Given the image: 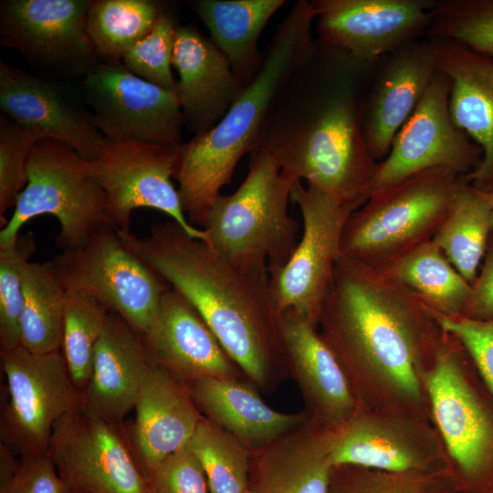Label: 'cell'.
I'll return each instance as SVG.
<instances>
[{"instance_id": "cell-1", "label": "cell", "mask_w": 493, "mask_h": 493, "mask_svg": "<svg viewBox=\"0 0 493 493\" xmlns=\"http://www.w3.org/2000/svg\"><path fill=\"white\" fill-rule=\"evenodd\" d=\"M118 232L134 254L192 303L253 383L265 386L275 369L287 367L266 262L226 255L173 220L152 225L144 236Z\"/></svg>"}, {"instance_id": "cell-2", "label": "cell", "mask_w": 493, "mask_h": 493, "mask_svg": "<svg viewBox=\"0 0 493 493\" xmlns=\"http://www.w3.org/2000/svg\"><path fill=\"white\" fill-rule=\"evenodd\" d=\"M346 52L316 41L280 90L259 147L281 171L338 199L364 194L377 162L369 152Z\"/></svg>"}, {"instance_id": "cell-3", "label": "cell", "mask_w": 493, "mask_h": 493, "mask_svg": "<svg viewBox=\"0 0 493 493\" xmlns=\"http://www.w3.org/2000/svg\"><path fill=\"white\" fill-rule=\"evenodd\" d=\"M319 324L344 369L379 378L401 395L419 399L417 367L437 322L407 287L341 255Z\"/></svg>"}, {"instance_id": "cell-4", "label": "cell", "mask_w": 493, "mask_h": 493, "mask_svg": "<svg viewBox=\"0 0 493 493\" xmlns=\"http://www.w3.org/2000/svg\"><path fill=\"white\" fill-rule=\"evenodd\" d=\"M317 10L299 0L286 15L263 53L261 65L211 130L180 145L174 178L191 225H205L241 158L260 146L273 105L287 81L311 53Z\"/></svg>"}, {"instance_id": "cell-5", "label": "cell", "mask_w": 493, "mask_h": 493, "mask_svg": "<svg viewBox=\"0 0 493 493\" xmlns=\"http://www.w3.org/2000/svg\"><path fill=\"white\" fill-rule=\"evenodd\" d=\"M465 183L463 175L435 167L372 190L345 223L341 255L386 269L432 240Z\"/></svg>"}, {"instance_id": "cell-6", "label": "cell", "mask_w": 493, "mask_h": 493, "mask_svg": "<svg viewBox=\"0 0 493 493\" xmlns=\"http://www.w3.org/2000/svg\"><path fill=\"white\" fill-rule=\"evenodd\" d=\"M249 156L244 182L233 194L216 198L203 229L216 250L266 262L270 272L289 260L299 241V225L288 211L295 180L265 148Z\"/></svg>"}, {"instance_id": "cell-7", "label": "cell", "mask_w": 493, "mask_h": 493, "mask_svg": "<svg viewBox=\"0 0 493 493\" xmlns=\"http://www.w3.org/2000/svg\"><path fill=\"white\" fill-rule=\"evenodd\" d=\"M11 218L0 230V247L12 246L30 219L52 215L59 222L55 243L61 251L82 246L106 227H115L106 193L87 162L66 144L37 140L27 163V184Z\"/></svg>"}, {"instance_id": "cell-8", "label": "cell", "mask_w": 493, "mask_h": 493, "mask_svg": "<svg viewBox=\"0 0 493 493\" xmlns=\"http://www.w3.org/2000/svg\"><path fill=\"white\" fill-rule=\"evenodd\" d=\"M50 262L67 291L96 299L138 334L171 287L124 244L115 227L100 230L82 246L63 250Z\"/></svg>"}, {"instance_id": "cell-9", "label": "cell", "mask_w": 493, "mask_h": 493, "mask_svg": "<svg viewBox=\"0 0 493 493\" xmlns=\"http://www.w3.org/2000/svg\"><path fill=\"white\" fill-rule=\"evenodd\" d=\"M7 383L1 443L22 457L48 450L55 424L85 404L60 351L35 354L22 346L0 351Z\"/></svg>"}, {"instance_id": "cell-10", "label": "cell", "mask_w": 493, "mask_h": 493, "mask_svg": "<svg viewBox=\"0 0 493 493\" xmlns=\"http://www.w3.org/2000/svg\"><path fill=\"white\" fill-rule=\"evenodd\" d=\"M290 200L301 213L303 232L289 260L269 272L271 291L280 314L295 309L318 326L322 304L341 257L345 223L359 205L343 204L302 181L293 183Z\"/></svg>"}, {"instance_id": "cell-11", "label": "cell", "mask_w": 493, "mask_h": 493, "mask_svg": "<svg viewBox=\"0 0 493 493\" xmlns=\"http://www.w3.org/2000/svg\"><path fill=\"white\" fill-rule=\"evenodd\" d=\"M47 454L69 492H148L128 430L85 404L55 424Z\"/></svg>"}, {"instance_id": "cell-12", "label": "cell", "mask_w": 493, "mask_h": 493, "mask_svg": "<svg viewBox=\"0 0 493 493\" xmlns=\"http://www.w3.org/2000/svg\"><path fill=\"white\" fill-rule=\"evenodd\" d=\"M425 382L435 423L456 465V488L488 493L493 488L492 412L448 346H438Z\"/></svg>"}, {"instance_id": "cell-13", "label": "cell", "mask_w": 493, "mask_h": 493, "mask_svg": "<svg viewBox=\"0 0 493 493\" xmlns=\"http://www.w3.org/2000/svg\"><path fill=\"white\" fill-rule=\"evenodd\" d=\"M179 150L180 145L107 140L93 159L86 160L91 176L108 196L117 230L130 232L132 211L147 207L165 213L190 236L208 244L205 231L189 223L171 180Z\"/></svg>"}, {"instance_id": "cell-14", "label": "cell", "mask_w": 493, "mask_h": 493, "mask_svg": "<svg viewBox=\"0 0 493 493\" xmlns=\"http://www.w3.org/2000/svg\"><path fill=\"white\" fill-rule=\"evenodd\" d=\"M82 93L107 140L183 143L184 118L175 92L137 76L120 60L100 61L83 77Z\"/></svg>"}, {"instance_id": "cell-15", "label": "cell", "mask_w": 493, "mask_h": 493, "mask_svg": "<svg viewBox=\"0 0 493 493\" xmlns=\"http://www.w3.org/2000/svg\"><path fill=\"white\" fill-rule=\"evenodd\" d=\"M451 82L436 70L414 112L398 131L387 156L377 163L372 190L435 167L463 176L479 164V146L453 121Z\"/></svg>"}, {"instance_id": "cell-16", "label": "cell", "mask_w": 493, "mask_h": 493, "mask_svg": "<svg viewBox=\"0 0 493 493\" xmlns=\"http://www.w3.org/2000/svg\"><path fill=\"white\" fill-rule=\"evenodd\" d=\"M89 0H4L0 42L48 70L85 76L100 61L86 28Z\"/></svg>"}, {"instance_id": "cell-17", "label": "cell", "mask_w": 493, "mask_h": 493, "mask_svg": "<svg viewBox=\"0 0 493 493\" xmlns=\"http://www.w3.org/2000/svg\"><path fill=\"white\" fill-rule=\"evenodd\" d=\"M320 41L360 63L391 55L427 33L433 1L312 0Z\"/></svg>"}, {"instance_id": "cell-18", "label": "cell", "mask_w": 493, "mask_h": 493, "mask_svg": "<svg viewBox=\"0 0 493 493\" xmlns=\"http://www.w3.org/2000/svg\"><path fill=\"white\" fill-rule=\"evenodd\" d=\"M0 109L37 140L50 139L93 159L107 139L92 113L63 83L47 80L0 62Z\"/></svg>"}, {"instance_id": "cell-19", "label": "cell", "mask_w": 493, "mask_h": 493, "mask_svg": "<svg viewBox=\"0 0 493 493\" xmlns=\"http://www.w3.org/2000/svg\"><path fill=\"white\" fill-rule=\"evenodd\" d=\"M139 335L152 362L184 383L205 376L236 379L239 367L200 313L172 287Z\"/></svg>"}, {"instance_id": "cell-20", "label": "cell", "mask_w": 493, "mask_h": 493, "mask_svg": "<svg viewBox=\"0 0 493 493\" xmlns=\"http://www.w3.org/2000/svg\"><path fill=\"white\" fill-rule=\"evenodd\" d=\"M286 364L295 378L313 421L334 429L354 414L355 400L340 360L316 326L295 309L279 317Z\"/></svg>"}, {"instance_id": "cell-21", "label": "cell", "mask_w": 493, "mask_h": 493, "mask_svg": "<svg viewBox=\"0 0 493 493\" xmlns=\"http://www.w3.org/2000/svg\"><path fill=\"white\" fill-rule=\"evenodd\" d=\"M428 38L436 70L451 82L452 119L482 152L477 167L464 178L478 191L493 192V56L450 40Z\"/></svg>"}, {"instance_id": "cell-22", "label": "cell", "mask_w": 493, "mask_h": 493, "mask_svg": "<svg viewBox=\"0 0 493 493\" xmlns=\"http://www.w3.org/2000/svg\"><path fill=\"white\" fill-rule=\"evenodd\" d=\"M172 65L184 126L194 136L214 128L246 86L212 39L192 26L178 25Z\"/></svg>"}, {"instance_id": "cell-23", "label": "cell", "mask_w": 493, "mask_h": 493, "mask_svg": "<svg viewBox=\"0 0 493 493\" xmlns=\"http://www.w3.org/2000/svg\"><path fill=\"white\" fill-rule=\"evenodd\" d=\"M133 409L135 419L128 434L137 465L147 480L159 464L189 443L204 415L186 384L155 364Z\"/></svg>"}, {"instance_id": "cell-24", "label": "cell", "mask_w": 493, "mask_h": 493, "mask_svg": "<svg viewBox=\"0 0 493 493\" xmlns=\"http://www.w3.org/2000/svg\"><path fill=\"white\" fill-rule=\"evenodd\" d=\"M431 40L414 41L390 55L362 114L372 157L383 161L398 131L415 110L435 73Z\"/></svg>"}, {"instance_id": "cell-25", "label": "cell", "mask_w": 493, "mask_h": 493, "mask_svg": "<svg viewBox=\"0 0 493 493\" xmlns=\"http://www.w3.org/2000/svg\"><path fill=\"white\" fill-rule=\"evenodd\" d=\"M153 364L141 336L121 317L110 312L95 348L85 406L100 416L121 422L133 409Z\"/></svg>"}, {"instance_id": "cell-26", "label": "cell", "mask_w": 493, "mask_h": 493, "mask_svg": "<svg viewBox=\"0 0 493 493\" xmlns=\"http://www.w3.org/2000/svg\"><path fill=\"white\" fill-rule=\"evenodd\" d=\"M185 384L205 417L237 438L252 454L309 422L305 413L273 409L236 379L205 376Z\"/></svg>"}, {"instance_id": "cell-27", "label": "cell", "mask_w": 493, "mask_h": 493, "mask_svg": "<svg viewBox=\"0 0 493 493\" xmlns=\"http://www.w3.org/2000/svg\"><path fill=\"white\" fill-rule=\"evenodd\" d=\"M330 429L308 422L251 456L253 493H329Z\"/></svg>"}, {"instance_id": "cell-28", "label": "cell", "mask_w": 493, "mask_h": 493, "mask_svg": "<svg viewBox=\"0 0 493 493\" xmlns=\"http://www.w3.org/2000/svg\"><path fill=\"white\" fill-rule=\"evenodd\" d=\"M284 0H196L193 11L227 58L236 76L246 85L258 70L263 53L258 38Z\"/></svg>"}, {"instance_id": "cell-29", "label": "cell", "mask_w": 493, "mask_h": 493, "mask_svg": "<svg viewBox=\"0 0 493 493\" xmlns=\"http://www.w3.org/2000/svg\"><path fill=\"white\" fill-rule=\"evenodd\" d=\"M330 457L333 467L410 473L427 471L423 457L402 436L371 419L354 414L330 429Z\"/></svg>"}, {"instance_id": "cell-30", "label": "cell", "mask_w": 493, "mask_h": 493, "mask_svg": "<svg viewBox=\"0 0 493 493\" xmlns=\"http://www.w3.org/2000/svg\"><path fill=\"white\" fill-rule=\"evenodd\" d=\"M380 272L407 287L432 310L449 318L463 316L471 285L433 240Z\"/></svg>"}, {"instance_id": "cell-31", "label": "cell", "mask_w": 493, "mask_h": 493, "mask_svg": "<svg viewBox=\"0 0 493 493\" xmlns=\"http://www.w3.org/2000/svg\"><path fill=\"white\" fill-rule=\"evenodd\" d=\"M24 306L20 320L21 346L35 354L61 351L67 290L51 262L22 266Z\"/></svg>"}, {"instance_id": "cell-32", "label": "cell", "mask_w": 493, "mask_h": 493, "mask_svg": "<svg viewBox=\"0 0 493 493\" xmlns=\"http://www.w3.org/2000/svg\"><path fill=\"white\" fill-rule=\"evenodd\" d=\"M490 233L489 205L466 181L432 240L471 285L486 254Z\"/></svg>"}, {"instance_id": "cell-33", "label": "cell", "mask_w": 493, "mask_h": 493, "mask_svg": "<svg viewBox=\"0 0 493 493\" xmlns=\"http://www.w3.org/2000/svg\"><path fill=\"white\" fill-rule=\"evenodd\" d=\"M166 4L154 0L91 1L86 28L100 58L121 60L154 26Z\"/></svg>"}, {"instance_id": "cell-34", "label": "cell", "mask_w": 493, "mask_h": 493, "mask_svg": "<svg viewBox=\"0 0 493 493\" xmlns=\"http://www.w3.org/2000/svg\"><path fill=\"white\" fill-rule=\"evenodd\" d=\"M189 446L199 459L209 493H244L249 488L251 451L205 416Z\"/></svg>"}, {"instance_id": "cell-35", "label": "cell", "mask_w": 493, "mask_h": 493, "mask_svg": "<svg viewBox=\"0 0 493 493\" xmlns=\"http://www.w3.org/2000/svg\"><path fill=\"white\" fill-rule=\"evenodd\" d=\"M109 315L96 299L67 291L61 352L74 384L83 393L90 381L95 348Z\"/></svg>"}, {"instance_id": "cell-36", "label": "cell", "mask_w": 493, "mask_h": 493, "mask_svg": "<svg viewBox=\"0 0 493 493\" xmlns=\"http://www.w3.org/2000/svg\"><path fill=\"white\" fill-rule=\"evenodd\" d=\"M429 14V37L493 56V0L433 1Z\"/></svg>"}, {"instance_id": "cell-37", "label": "cell", "mask_w": 493, "mask_h": 493, "mask_svg": "<svg viewBox=\"0 0 493 493\" xmlns=\"http://www.w3.org/2000/svg\"><path fill=\"white\" fill-rule=\"evenodd\" d=\"M451 478L432 470L390 473L334 467L329 493H458Z\"/></svg>"}, {"instance_id": "cell-38", "label": "cell", "mask_w": 493, "mask_h": 493, "mask_svg": "<svg viewBox=\"0 0 493 493\" xmlns=\"http://www.w3.org/2000/svg\"><path fill=\"white\" fill-rule=\"evenodd\" d=\"M35 250L32 232L19 235L12 246L0 247V351L21 346L20 320L24 306L21 270Z\"/></svg>"}, {"instance_id": "cell-39", "label": "cell", "mask_w": 493, "mask_h": 493, "mask_svg": "<svg viewBox=\"0 0 493 493\" xmlns=\"http://www.w3.org/2000/svg\"><path fill=\"white\" fill-rule=\"evenodd\" d=\"M177 26L173 15L165 10L152 30L124 55L123 65L143 79L175 92L171 66Z\"/></svg>"}, {"instance_id": "cell-40", "label": "cell", "mask_w": 493, "mask_h": 493, "mask_svg": "<svg viewBox=\"0 0 493 493\" xmlns=\"http://www.w3.org/2000/svg\"><path fill=\"white\" fill-rule=\"evenodd\" d=\"M37 140L5 114L0 116V221L4 214L15 207L27 184V163Z\"/></svg>"}, {"instance_id": "cell-41", "label": "cell", "mask_w": 493, "mask_h": 493, "mask_svg": "<svg viewBox=\"0 0 493 493\" xmlns=\"http://www.w3.org/2000/svg\"><path fill=\"white\" fill-rule=\"evenodd\" d=\"M433 313L441 330L461 343L493 399V319L449 318Z\"/></svg>"}, {"instance_id": "cell-42", "label": "cell", "mask_w": 493, "mask_h": 493, "mask_svg": "<svg viewBox=\"0 0 493 493\" xmlns=\"http://www.w3.org/2000/svg\"><path fill=\"white\" fill-rule=\"evenodd\" d=\"M147 482L156 493H209L204 468L188 444L159 464Z\"/></svg>"}, {"instance_id": "cell-43", "label": "cell", "mask_w": 493, "mask_h": 493, "mask_svg": "<svg viewBox=\"0 0 493 493\" xmlns=\"http://www.w3.org/2000/svg\"><path fill=\"white\" fill-rule=\"evenodd\" d=\"M0 493H68L47 453L22 457L14 475L0 484Z\"/></svg>"}, {"instance_id": "cell-44", "label": "cell", "mask_w": 493, "mask_h": 493, "mask_svg": "<svg viewBox=\"0 0 493 493\" xmlns=\"http://www.w3.org/2000/svg\"><path fill=\"white\" fill-rule=\"evenodd\" d=\"M474 320L493 319V237L488 240L479 275L471 284V293L463 316Z\"/></svg>"}, {"instance_id": "cell-45", "label": "cell", "mask_w": 493, "mask_h": 493, "mask_svg": "<svg viewBox=\"0 0 493 493\" xmlns=\"http://www.w3.org/2000/svg\"><path fill=\"white\" fill-rule=\"evenodd\" d=\"M14 453L4 444L0 446V484L6 481L16 471L19 462L14 456Z\"/></svg>"}, {"instance_id": "cell-46", "label": "cell", "mask_w": 493, "mask_h": 493, "mask_svg": "<svg viewBox=\"0 0 493 493\" xmlns=\"http://www.w3.org/2000/svg\"><path fill=\"white\" fill-rule=\"evenodd\" d=\"M482 195L486 198L488 201L489 207H490V226H491V232H493V192H482L479 191Z\"/></svg>"}, {"instance_id": "cell-47", "label": "cell", "mask_w": 493, "mask_h": 493, "mask_svg": "<svg viewBox=\"0 0 493 493\" xmlns=\"http://www.w3.org/2000/svg\"><path fill=\"white\" fill-rule=\"evenodd\" d=\"M147 493H156L154 490H152L150 487Z\"/></svg>"}, {"instance_id": "cell-48", "label": "cell", "mask_w": 493, "mask_h": 493, "mask_svg": "<svg viewBox=\"0 0 493 493\" xmlns=\"http://www.w3.org/2000/svg\"><path fill=\"white\" fill-rule=\"evenodd\" d=\"M244 493H253V492L248 488V489H247L246 491H245Z\"/></svg>"}, {"instance_id": "cell-49", "label": "cell", "mask_w": 493, "mask_h": 493, "mask_svg": "<svg viewBox=\"0 0 493 493\" xmlns=\"http://www.w3.org/2000/svg\"><path fill=\"white\" fill-rule=\"evenodd\" d=\"M488 493H493V488Z\"/></svg>"}, {"instance_id": "cell-50", "label": "cell", "mask_w": 493, "mask_h": 493, "mask_svg": "<svg viewBox=\"0 0 493 493\" xmlns=\"http://www.w3.org/2000/svg\"><path fill=\"white\" fill-rule=\"evenodd\" d=\"M68 493H74V492H69V491H68Z\"/></svg>"}]
</instances>
